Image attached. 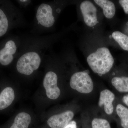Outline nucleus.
Masks as SVG:
<instances>
[{
  "instance_id": "nucleus-11",
  "label": "nucleus",
  "mask_w": 128,
  "mask_h": 128,
  "mask_svg": "<svg viewBox=\"0 0 128 128\" xmlns=\"http://www.w3.org/2000/svg\"><path fill=\"white\" fill-rule=\"evenodd\" d=\"M93 2L102 9L105 18L110 20L114 18L116 11L114 2L109 0H94Z\"/></svg>"
},
{
  "instance_id": "nucleus-22",
  "label": "nucleus",
  "mask_w": 128,
  "mask_h": 128,
  "mask_svg": "<svg viewBox=\"0 0 128 128\" xmlns=\"http://www.w3.org/2000/svg\"></svg>"
},
{
  "instance_id": "nucleus-21",
  "label": "nucleus",
  "mask_w": 128,
  "mask_h": 128,
  "mask_svg": "<svg viewBox=\"0 0 128 128\" xmlns=\"http://www.w3.org/2000/svg\"><path fill=\"white\" fill-rule=\"evenodd\" d=\"M122 101L124 103L128 106V94L124 96L122 98Z\"/></svg>"
},
{
  "instance_id": "nucleus-1",
  "label": "nucleus",
  "mask_w": 128,
  "mask_h": 128,
  "mask_svg": "<svg viewBox=\"0 0 128 128\" xmlns=\"http://www.w3.org/2000/svg\"><path fill=\"white\" fill-rule=\"evenodd\" d=\"M70 30L44 35L28 34L22 36L20 52L17 58L18 72L26 76L32 75L39 68L53 45Z\"/></svg>"
},
{
  "instance_id": "nucleus-17",
  "label": "nucleus",
  "mask_w": 128,
  "mask_h": 128,
  "mask_svg": "<svg viewBox=\"0 0 128 128\" xmlns=\"http://www.w3.org/2000/svg\"><path fill=\"white\" fill-rule=\"evenodd\" d=\"M92 128H111L109 122L106 120L95 118L92 122Z\"/></svg>"
},
{
  "instance_id": "nucleus-15",
  "label": "nucleus",
  "mask_w": 128,
  "mask_h": 128,
  "mask_svg": "<svg viewBox=\"0 0 128 128\" xmlns=\"http://www.w3.org/2000/svg\"><path fill=\"white\" fill-rule=\"evenodd\" d=\"M111 82L113 86L118 91L128 92V76H114L112 78Z\"/></svg>"
},
{
  "instance_id": "nucleus-3",
  "label": "nucleus",
  "mask_w": 128,
  "mask_h": 128,
  "mask_svg": "<svg viewBox=\"0 0 128 128\" xmlns=\"http://www.w3.org/2000/svg\"><path fill=\"white\" fill-rule=\"evenodd\" d=\"M96 41L89 42L86 46L85 55L92 71L102 76L112 70L114 64V58L106 44L100 41Z\"/></svg>"
},
{
  "instance_id": "nucleus-9",
  "label": "nucleus",
  "mask_w": 128,
  "mask_h": 128,
  "mask_svg": "<svg viewBox=\"0 0 128 128\" xmlns=\"http://www.w3.org/2000/svg\"><path fill=\"white\" fill-rule=\"evenodd\" d=\"M74 116L72 111H66L50 117L48 120V124L51 128H64L71 122Z\"/></svg>"
},
{
  "instance_id": "nucleus-8",
  "label": "nucleus",
  "mask_w": 128,
  "mask_h": 128,
  "mask_svg": "<svg viewBox=\"0 0 128 128\" xmlns=\"http://www.w3.org/2000/svg\"><path fill=\"white\" fill-rule=\"evenodd\" d=\"M58 81L57 73L53 71L48 72L44 78V86L46 89L47 96L50 99L56 100L60 96V89L57 85Z\"/></svg>"
},
{
  "instance_id": "nucleus-13",
  "label": "nucleus",
  "mask_w": 128,
  "mask_h": 128,
  "mask_svg": "<svg viewBox=\"0 0 128 128\" xmlns=\"http://www.w3.org/2000/svg\"><path fill=\"white\" fill-rule=\"evenodd\" d=\"M114 41L122 50L128 52V35L119 31L112 32L108 39Z\"/></svg>"
},
{
  "instance_id": "nucleus-20",
  "label": "nucleus",
  "mask_w": 128,
  "mask_h": 128,
  "mask_svg": "<svg viewBox=\"0 0 128 128\" xmlns=\"http://www.w3.org/2000/svg\"><path fill=\"white\" fill-rule=\"evenodd\" d=\"M64 128H77L76 122L75 121H71Z\"/></svg>"
},
{
  "instance_id": "nucleus-5",
  "label": "nucleus",
  "mask_w": 128,
  "mask_h": 128,
  "mask_svg": "<svg viewBox=\"0 0 128 128\" xmlns=\"http://www.w3.org/2000/svg\"><path fill=\"white\" fill-rule=\"evenodd\" d=\"M79 9L86 27L94 29L98 27L100 23L98 10L93 2L82 1L79 4Z\"/></svg>"
},
{
  "instance_id": "nucleus-7",
  "label": "nucleus",
  "mask_w": 128,
  "mask_h": 128,
  "mask_svg": "<svg viewBox=\"0 0 128 128\" xmlns=\"http://www.w3.org/2000/svg\"><path fill=\"white\" fill-rule=\"evenodd\" d=\"M5 10L0 7V38L7 33L9 28L24 27L27 24L24 14L9 18Z\"/></svg>"
},
{
  "instance_id": "nucleus-6",
  "label": "nucleus",
  "mask_w": 128,
  "mask_h": 128,
  "mask_svg": "<svg viewBox=\"0 0 128 128\" xmlns=\"http://www.w3.org/2000/svg\"><path fill=\"white\" fill-rule=\"evenodd\" d=\"M70 86L72 89L82 94H90L94 88L92 79L86 71H78L73 73L70 78Z\"/></svg>"
},
{
  "instance_id": "nucleus-4",
  "label": "nucleus",
  "mask_w": 128,
  "mask_h": 128,
  "mask_svg": "<svg viewBox=\"0 0 128 128\" xmlns=\"http://www.w3.org/2000/svg\"><path fill=\"white\" fill-rule=\"evenodd\" d=\"M22 43V37L16 36L6 41L0 49V64L7 66L17 58L20 52Z\"/></svg>"
},
{
  "instance_id": "nucleus-12",
  "label": "nucleus",
  "mask_w": 128,
  "mask_h": 128,
  "mask_svg": "<svg viewBox=\"0 0 128 128\" xmlns=\"http://www.w3.org/2000/svg\"><path fill=\"white\" fill-rule=\"evenodd\" d=\"M15 98V92L12 88L7 86L2 89L0 92V111L10 107Z\"/></svg>"
},
{
  "instance_id": "nucleus-19",
  "label": "nucleus",
  "mask_w": 128,
  "mask_h": 128,
  "mask_svg": "<svg viewBox=\"0 0 128 128\" xmlns=\"http://www.w3.org/2000/svg\"><path fill=\"white\" fill-rule=\"evenodd\" d=\"M21 7L25 8L31 4L32 1L30 0H19L17 1Z\"/></svg>"
},
{
  "instance_id": "nucleus-18",
  "label": "nucleus",
  "mask_w": 128,
  "mask_h": 128,
  "mask_svg": "<svg viewBox=\"0 0 128 128\" xmlns=\"http://www.w3.org/2000/svg\"><path fill=\"white\" fill-rule=\"evenodd\" d=\"M118 2L125 14L128 15V0H120Z\"/></svg>"
},
{
  "instance_id": "nucleus-14",
  "label": "nucleus",
  "mask_w": 128,
  "mask_h": 128,
  "mask_svg": "<svg viewBox=\"0 0 128 128\" xmlns=\"http://www.w3.org/2000/svg\"><path fill=\"white\" fill-rule=\"evenodd\" d=\"M32 118L29 114L25 112L18 114L15 118L14 122L10 128H28Z\"/></svg>"
},
{
  "instance_id": "nucleus-2",
  "label": "nucleus",
  "mask_w": 128,
  "mask_h": 128,
  "mask_svg": "<svg viewBox=\"0 0 128 128\" xmlns=\"http://www.w3.org/2000/svg\"><path fill=\"white\" fill-rule=\"evenodd\" d=\"M71 2L69 1L54 0L43 2L38 5L36 9L31 34L40 36L54 31L61 12Z\"/></svg>"
},
{
  "instance_id": "nucleus-10",
  "label": "nucleus",
  "mask_w": 128,
  "mask_h": 128,
  "mask_svg": "<svg viewBox=\"0 0 128 128\" xmlns=\"http://www.w3.org/2000/svg\"><path fill=\"white\" fill-rule=\"evenodd\" d=\"M115 95L108 89H105L100 93L98 105L100 107L104 106L106 114L111 115L114 111L113 103Z\"/></svg>"
},
{
  "instance_id": "nucleus-16",
  "label": "nucleus",
  "mask_w": 128,
  "mask_h": 128,
  "mask_svg": "<svg viewBox=\"0 0 128 128\" xmlns=\"http://www.w3.org/2000/svg\"><path fill=\"white\" fill-rule=\"evenodd\" d=\"M116 111L121 119V124L123 128H128V108L121 104L117 105Z\"/></svg>"
}]
</instances>
